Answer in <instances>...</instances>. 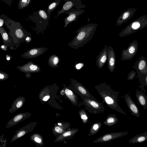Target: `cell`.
<instances>
[{
    "mask_svg": "<svg viewBox=\"0 0 147 147\" xmlns=\"http://www.w3.org/2000/svg\"><path fill=\"white\" fill-rule=\"evenodd\" d=\"M118 119L116 115L113 114L108 115L104 121L103 123L108 126H111L117 123Z\"/></svg>",
    "mask_w": 147,
    "mask_h": 147,
    "instance_id": "cell-22",
    "label": "cell"
},
{
    "mask_svg": "<svg viewBox=\"0 0 147 147\" xmlns=\"http://www.w3.org/2000/svg\"><path fill=\"white\" fill-rule=\"evenodd\" d=\"M65 92L66 94L67 95H72L73 94V93L71 90L67 88L65 90Z\"/></svg>",
    "mask_w": 147,
    "mask_h": 147,
    "instance_id": "cell-34",
    "label": "cell"
},
{
    "mask_svg": "<svg viewBox=\"0 0 147 147\" xmlns=\"http://www.w3.org/2000/svg\"><path fill=\"white\" fill-rule=\"evenodd\" d=\"M50 96H45L43 98V100L44 101H47L50 98Z\"/></svg>",
    "mask_w": 147,
    "mask_h": 147,
    "instance_id": "cell-39",
    "label": "cell"
},
{
    "mask_svg": "<svg viewBox=\"0 0 147 147\" xmlns=\"http://www.w3.org/2000/svg\"><path fill=\"white\" fill-rule=\"evenodd\" d=\"M0 48L2 50L6 51L7 50L8 47L5 45L3 44L1 46Z\"/></svg>",
    "mask_w": 147,
    "mask_h": 147,
    "instance_id": "cell-37",
    "label": "cell"
},
{
    "mask_svg": "<svg viewBox=\"0 0 147 147\" xmlns=\"http://www.w3.org/2000/svg\"><path fill=\"white\" fill-rule=\"evenodd\" d=\"M136 76V72L134 70L131 71L127 76V79L131 80H134Z\"/></svg>",
    "mask_w": 147,
    "mask_h": 147,
    "instance_id": "cell-31",
    "label": "cell"
},
{
    "mask_svg": "<svg viewBox=\"0 0 147 147\" xmlns=\"http://www.w3.org/2000/svg\"><path fill=\"white\" fill-rule=\"evenodd\" d=\"M83 113H82L81 115V119L84 121V123H86L87 122L88 119V117L87 114L85 113V112L83 111Z\"/></svg>",
    "mask_w": 147,
    "mask_h": 147,
    "instance_id": "cell-32",
    "label": "cell"
},
{
    "mask_svg": "<svg viewBox=\"0 0 147 147\" xmlns=\"http://www.w3.org/2000/svg\"><path fill=\"white\" fill-rule=\"evenodd\" d=\"M103 102L109 108L126 115V113L122 109L118 103L119 92L112 89L109 85L101 83L94 86Z\"/></svg>",
    "mask_w": 147,
    "mask_h": 147,
    "instance_id": "cell-2",
    "label": "cell"
},
{
    "mask_svg": "<svg viewBox=\"0 0 147 147\" xmlns=\"http://www.w3.org/2000/svg\"><path fill=\"white\" fill-rule=\"evenodd\" d=\"M124 98L126 105L131 114L135 116L140 117L139 110L136 105L128 94L125 95Z\"/></svg>",
    "mask_w": 147,
    "mask_h": 147,
    "instance_id": "cell-10",
    "label": "cell"
},
{
    "mask_svg": "<svg viewBox=\"0 0 147 147\" xmlns=\"http://www.w3.org/2000/svg\"><path fill=\"white\" fill-rule=\"evenodd\" d=\"M108 53V46L105 45L104 48L97 56L96 63L99 69L102 68L107 61Z\"/></svg>",
    "mask_w": 147,
    "mask_h": 147,
    "instance_id": "cell-14",
    "label": "cell"
},
{
    "mask_svg": "<svg viewBox=\"0 0 147 147\" xmlns=\"http://www.w3.org/2000/svg\"><path fill=\"white\" fill-rule=\"evenodd\" d=\"M0 18L4 20V24L9 31L8 34L11 42L12 50L16 49L21 43H26L28 38H32L31 34L26 31L19 22L12 20L4 14L0 15Z\"/></svg>",
    "mask_w": 147,
    "mask_h": 147,
    "instance_id": "cell-1",
    "label": "cell"
},
{
    "mask_svg": "<svg viewBox=\"0 0 147 147\" xmlns=\"http://www.w3.org/2000/svg\"><path fill=\"white\" fill-rule=\"evenodd\" d=\"M146 24H142L138 21H135L126 27L119 33V36L123 37L133 33L137 30L146 26Z\"/></svg>",
    "mask_w": 147,
    "mask_h": 147,
    "instance_id": "cell-7",
    "label": "cell"
},
{
    "mask_svg": "<svg viewBox=\"0 0 147 147\" xmlns=\"http://www.w3.org/2000/svg\"><path fill=\"white\" fill-rule=\"evenodd\" d=\"M38 11L39 14L42 18L45 20L48 19V16L45 10L40 9Z\"/></svg>",
    "mask_w": 147,
    "mask_h": 147,
    "instance_id": "cell-30",
    "label": "cell"
},
{
    "mask_svg": "<svg viewBox=\"0 0 147 147\" xmlns=\"http://www.w3.org/2000/svg\"><path fill=\"white\" fill-rule=\"evenodd\" d=\"M31 0H19L18 8L22 9L27 6L30 3Z\"/></svg>",
    "mask_w": 147,
    "mask_h": 147,
    "instance_id": "cell-27",
    "label": "cell"
},
{
    "mask_svg": "<svg viewBox=\"0 0 147 147\" xmlns=\"http://www.w3.org/2000/svg\"><path fill=\"white\" fill-rule=\"evenodd\" d=\"M108 68L110 72H113L116 66V57L115 51L111 46H108L107 56Z\"/></svg>",
    "mask_w": 147,
    "mask_h": 147,
    "instance_id": "cell-13",
    "label": "cell"
},
{
    "mask_svg": "<svg viewBox=\"0 0 147 147\" xmlns=\"http://www.w3.org/2000/svg\"><path fill=\"white\" fill-rule=\"evenodd\" d=\"M97 26V24H89L80 28L76 31V35L68 46L76 49L84 46L92 38Z\"/></svg>",
    "mask_w": 147,
    "mask_h": 147,
    "instance_id": "cell-3",
    "label": "cell"
},
{
    "mask_svg": "<svg viewBox=\"0 0 147 147\" xmlns=\"http://www.w3.org/2000/svg\"><path fill=\"white\" fill-rule=\"evenodd\" d=\"M84 66L83 63H79L76 65V68L77 69H80Z\"/></svg>",
    "mask_w": 147,
    "mask_h": 147,
    "instance_id": "cell-36",
    "label": "cell"
},
{
    "mask_svg": "<svg viewBox=\"0 0 147 147\" xmlns=\"http://www.w3.org/2000/svg\"><path fill=\"white\" fill-rule=\"evenodd\" d=\"M85 100L86 108L92 113L97 114L103 113L105 107L102 103L86 97Z\"/></svg>",
    "mask_w": 147,
    "mask_h": 147,
    "instance_id": "cell-4",
    "label": "cell"
},
{
    "mask_svg": "<svg viewBox=\"0 0 147 147\" xmlns=\"http://www.w3.org/2000/svg\"><path fill=\"white\" fill-rule=\"evenodd\" d=\"M74 5L73 3L71 1H68L66 2L63 5L61 10L58 11V13L54 18L57 17L60 14L65 12L70 9L74 6Z\"/></svg>",
    "mask_w": 147,
    "mask_h": 147,
    "instance_id": "cell-25",
    "label": "cell"
},
{
    "mask_svg": "<svg viewBox=\"0 0 147 147\" xmlns=\"http://www.w3.org/2000/svg\"><path fill=\"white\" fill-rule=\"evenodd\" d=\"M55 129L57 132L59 133H61L63 131L62 129L60 127L58 126L55 127Z\"/></svg>",
    "mask_w": 147,
    "mask_h": 147,
    "instance_id": "cell-35",
    "label": "cell"
},
{
    "mask_svg": "<svg viewBox=\"0 0 147 147\" xmlns=\"http://www.w3.org/2000/svg\"><path fill=\"white\" fill-rule=\"evenodd\" d=\"M137 74L139 82L141 85V86H138L145 92L144 86L147 87V74Z\"/></svg>",
    "mask_w": 147,
    "mask_h": 147,
    "instance_id": "cell-23",
    "label": "cell"
},
{
    "mask_svg": "<svg viewBox=\"0 0 147 147\" xmlns=\"http://www.w3.org/2000/svg\"><path fill=\"white\" fill-rule=\"evenodd\" d=\"M0 34L1 36L3 44L12 50V45L11 40L8 33L3 26L0 27Z\"/></svg>",
    "mask_w": 147,
    "mask_h": 147,
    "instance_id": "cell-16",
    "label": "cell"
},
{
    "mask_svg": "<svg viewBox=\"0 0 147 147\" xmlns=\"http://www.w3.org/2000/svg\"><path fill=\"white\" fill-rule=\"evenodd\" d=\"M136 96L138 103L144 109L146 110L147 108V97L142 91H140L136 89Z\"/></svg>",
    "mask_w": 147,
    "mask_h": 147,
    "instance_id": "cell-17",
    "label": "cell"
},
{
    "mask_svg": "<svg viewBox=\"0 0 147 147\" xmlns=\"http://www.w3.org/2000/svg\"><path fill=\"white\" fill-rule=\"evenodd\" d=\"M59 61V57L55 54H53L50 56L47 60L49 66L53 68L58 67L59 66L58 64Z\"/></svg>",
    "mask_w": 147,
    "mask_h": 147,
    "instance_id": "cell-21",
    "label": "cell"
},
{
    "mask_svg": "<svg viewBox=\"0 0 147 147\" xmlns=\"http://www.w3.org/2000/svg\"><path fill=\"white\" fill-rule=\"evenodd\" d=\"M9 75L7 73L0 70V80L3 81L8 79Z\"/></svg>",
    "mask_w": 147,
    "mask_h": 147,
    "instance_id": "cell-29",
    "label": "cell"
},
{
    "mask_svg": "<svg viewBox=\"0 0 147 147\" xmlns=\"http://www.w3.org/2000/svg\"><path fill=\"white\" fill-rule=\"evenodd\" d=\"M147 140V131L137 135L129 140L131 144L141 143Z\"/></svg>",
    "mask_w": 147,
    "mask_h": 147,
    "instance_id": "cell-20",
    "label": "cell"
},
{
    "mask_svg": "<svg viewBox=\"0 0 147 147\" xmlns=\"http://www.w3.org/2000/svg\"><path fill=\"white\" fill-rule=\"evenodd\" d=\"M82 13V11L79 10L69 12L68 13L69 16L65 18L64 20L65 24L64 27H66L68 24L75 21Z\"/></svg>",
    "mask_w": 147,
    "mask_h": 147,
    "instance_id": "cell-19",
    "label": "cell"
},
{
    "mask_svg": "<svg viewBox=\"0 0 147 147\" xmlns=\"http://www.w3.org/2000/svg\"><path fill=\"white\" fill-rule=\"evenodd\" d=\"M58 124L59 125H61V124L60 123H58Z\"/></svg>",
    "mask_w": 147,
    "mask_h": 147,
    "instance_id": "cell-42",
    "label": "cell"
},
{
    "mask_svg": "<svg viewBox=\"0 0 147 147\" xmlns=\"http://www.w3.org/2000/svg\"><path fill=\"white\" fill-rule=\"evenodd\" d=\"M30 128V127L29 125H27L15 131V133L13 136L10 142H12L24 135L29 131Z\"/></svg>",
    "mask_w": 147,
    "mask_h": 147,
    "instance_id": "cell-18",
    "label": "cell"
},
{
    "mask_svg": "<svg viewBox=\"0 0 147 147\" xmlns=\"http://www.w3.org/2000/svg\"></svg>",
    "mask_w": 147,
    "mask_h": 147,
    "instance_id": "cell-43",
    "label": "cell"
},
{
    "mask_svg": "<svg viewBox=\"0 0 147 147\" xmlns=\"http://www.w3.org/2000/svg\"><path fill=\"white\" fill-rule=\"evenodd\" d=\"M101 122H97L93 123L91 126L89 136H93L98 131L102 125Z\"/></svg>",
    "mask_w": 147,
    "mask_h": 147,
    "instance_id": "cell-24",
    "label": "cell"
},
{
    "mask_svg": "<svg viewBox=\"0 0 147 147\" xmlns=\"http://www.w3.org/2000/svg\"><path fill=\"white\" fill-rule=\"evenodd\" d=\"M138 43L137 40H134L129 45L127 49L122 51L121 60L124 61L132 59L136 55L138 50Z\"/></svg>",
    "mask_w": 147,
    "mask_h": 147,
    "instance_id": "cell-5",
    "label": "cell"
},
{
    "mask_svg": "<svg viewBox=\"0 0 147 147\" xmlns=\"http://www.w3.org/2000/svg\"><path fill=\"white\" fill-rule=\"evenodd\" d=\"M45 47H36L30 49L21 55V56L25 59L34 58L43 54L48 50Z\"/></svg>",
    "mask_w": 147,
    "mask_h": 147,
    "instance_id": "cell-8",
    "label": "cell"
},
{
    "mask_svg": "<svg viewBox=\"0 0 147 147\" xmlns=\"http://www.w3.org/2000/svg\"><path fill=\"white\" fill-rule=\"evenodd\" d=\"M132 67L135 68L137 73L147 74V60L143 56L140 57Z\"/></svg>",
    "mask_w": 147,
    "mask_h": 147,
    "instance_id": "cell-11",
    "label": "cell"
},
{
    "mask_svg": "<svg viewBox=\"0 0 147 147\" xmlns=\"http://www.w3.org/2000/svg\"><path fill=\"white\" fill-rule=\"evenodd\" d=\"M71 134V131H68L63 133V136L64 137H66L67 136L70 135Z\"/></svg>",
    "mask_w": 147,
    "mask_h": 147,
    "instance_id": "cell-38",
    "label": "cell"
},
{
    "mask_svg": "<svg viewBox=\"0 0 147 147\" xmlns=\"http://www.w3.org/2000/svg\"><path fill=\"white\" fill-rule=\"evenodd\" d=\"M25 98L22 96H19L13 102L9 111L11 113H15L23 105Z\"/></svg>",
    "mask_w": 147,
    "mask_h": 147,
    "instance_id": "cell-15",
    "label": "cell"
},
{
    "mask_svg": "<svg viewBox=\"0 0 147 147\" xmlns=\"http://www.w3.org/2000/svg\"><path fill=\"white\" fill-rule=\"evenodd\" d=\"M34 140L38 143H40L41 142V140L38 138L36 137L34 138Z\"/></svg>",
    "mask_w": 147,
    "mask_h": 147,
    "instance_id": "cell-40",
    "label": "cell"
},
{
    "mask_svg": "<svg viewBox=\"0 0 147 147\" xmlns=\"http://www.w3.org/2000/svg\"><path fill=\"white\" fill-rule=\"evenodd\" d=\"M61 1V0H55L49 5L47 12V16L49 18L51 14V12L55 9L57 6L59 4Z\"/></svg>",
    "mask_w": 147,
    "mask_h": 147,
    "instance_id": "cell-26",
    "label": "cell"
},
{
    "mask_svg": "<svg viewBox=\"0 0 147 147\" xmlns=\"http://www.w3.org/2000/svg\"><path fill=\"white\" fill-rule=\"evenodd\" d=\"M16 68L20 71L26 73H37L41 71L38 65L30 61L22 66H18Z\"/></svg>",
    "mask_w": 147,
    "mask_h": 147,
    "instance_id": "cell-9",
    "label": "cell"
},
{
    "mask_svg": "<svg viewBox=\"0 0 147 147\" xmlns=\"http://www.w3.org/2000/svg\"><path fill=\"white\" fill-rule=\"evenodd\" d=\"M29 115L27 113H21L15 115L8 121L5 128L11 127L17 125L26 119Z\"/></svg>",
    "mask_w": 147,
    "mask_h": 147,
    "instance_id": "cell-12",
    "label": "cell"
},
{
    "mask_svg": "<svg viewBox=\"0 0 147 147\" xmlns=\"http://www.w3.org/2000/svg\"><path fill=\"white\" fill-rule=\"evenodd\" d=\"M11 58V57L10 55H6V58L7 59V60H9Z\"/></svg>",
    "mask_w": 147,
    "mask_h": 147,
    "instance_id": "cell-41",
    "label": "cell"
},
{
    "mask_svg": "<svg viewBox=\"0 0 147 147\" xmlns=\"http://www.w3.org/2000/svg\"><path fill=\"white\" fill-rule=\"evenodd\" d=\"M131 15V14L129 11H125L124 12L121 18L122 19V21L119 23V26L120 25L121 23V24L123 22H125V21H127Z\"/></svg>",
    "mask_w": 147,
    "mask_h": 147,
    "instance_id": "cell-28",
    "label": "cell"
},
{
    "mask_svg": "<svg viewBox=\"0 0 147 147\" xmlns=\"http://www.w3.org/2000/svg\"><path fill=\"white\" fill-rule=\"evenodd\" d=\"M5 3L9 7H11L14 0H1Z\"/></svg>",
    "mask_w": 147,
    "mask_h": 147,
    "instance_id": "cell-33",
    "label": "cell"
},
{
    "mask_svg": "<svg viewBox=\"0 0 147 147\" xmlns=\"http://www.w3.org/2000/svg\"><path fill=\"white\" fill-rule=\"evenodd\" d=\"M129 134L127 131L108 133L95 139L93 143H105L117 139Z\"/></svg>",
    "mask_w": 147,
    "mask_h": 147,
    "instance_id": "cell-6",
    "label": "cell"
}]
</instances>
